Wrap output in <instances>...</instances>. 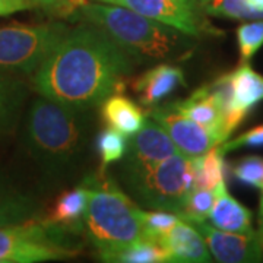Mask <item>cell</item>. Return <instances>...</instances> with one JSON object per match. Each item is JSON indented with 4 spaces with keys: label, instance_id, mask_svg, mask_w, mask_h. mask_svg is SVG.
Masks as SVG:
<instances>
[{
    "label": "cell",
    "instance_id": "cell-1",
    "mask_svg": "<svg viewBox=\"0 0 263 263\" xmlns=\"http://www.w3.org/2000/svg\"><path fill=\"white\" fill-rule=\"evenodd\" d=\"M132 70V57L103 29L85 22L67 29L32 75V85L54 103L89 110L117 92Z\"/></svg>",
    "mask_w": 263,
    "mask_h": 263
},
{
    "label": "cell",
    "instance_id": "cell-2",
    "mask_svg": "<svg viewBox=\"0 0 263 263\" xmlns=\"http://www.w3.org/2000/svg\"><path fill=\"white\" fill-rule=\"evenodd\" d=\"M86 111L41 95L31 103L24 116L21 143L43 181L65 180L82 162L89 139Z\"/></svg>",
    "mask_w": 263,
    "mask_h": 263
},
{
    "label": "cell",
    "instance_id": "cell-3",
    "mask_svg": "<svg viewBox=\"0 0 263 263\" xmlns=\"http://www.w3.org/2000/svg\"><path fill=\"white\" fill-rule=\"evenodd\" d=\"M76 12L85 22L108 34L132 59L141 62L180 60L195 47L193 37L124 6L86 2Z\"/></svg>",
    "mask_w": 263,
    "mask_h": 263
},
{
    "label": "cell",
    "instance_id": "cell-4",
    "mask_svg": "<svg viewBox=\"0 0 263 263\" xmlns=\"http://www.w3.org/2000/svg\"><path fill=\"white\" fill-rule=\"evenodd\" d=\"M89 189L84 230L100 259L145 238V228L138 206L105 170L100 168L84 179ZM149 238V237H148Z\"/></svg>",
    "mask_w": 263,
    "mask_h": 263
},
{
    "label": "cell",
    "instance_id": "cell-5",
    "mask_svg": "<svg viewBox=\"0 0 263 263\" xmlns=\"http://www.w3.org/2000/svg\"><path fill=\"white\" fill-rule=\"evenodd\" d=\"M193 157L179 151L154 167L124 179V183L143 206L180 216L193 189Z\"/></svg>",
    "mask_w": 263,
    "mask_h": 263
},
{
    "label": "cell",
    "instance_id": "cell-6",
    "mask_svg": "<svg viewBox=\"0 0 263 263\" xmlns=\"http://www.w3.org/2000/svg\"><path fill=\"white\" fill-rule=\"evenodd\" d=\"M70 231L40 218L16 226L0 227V263L62 260L81 253L69 238Z\"/></svg>",
    "mask_w": 263,
    "mask_h": 263
},
{
    "label": "cell",
    "instance_id": "cell-7",
    "mask_svg": "<svg viewBox=\"0 0 263 263\" xmlns=\"http://www.w3.org/2000/svg\"><path fill=\"white\" fill-rule=\"evenodd\" d=\"M66 32L63 24L0 27V70L18 76L34 75Z\"/></svg>",
    "mask_w": 263,
    "mask_h": 263
},
{
    "label": "cell",
    "instance_id": "cell-8",
    "mask_svg": "<svg viewBox=\"0 0 263 263\" xmlns=\"http://www.w3.org/2000/svg\"><path fill=\"white\" fill-rule=\"evenodd\" d=\"M135 10L143 16L155 19L177 28L190 37L222 35L224 32L215 28L200 9L197 0H100Z\"/></svg>",
    "mask_w": 263,
    "mask_h": 263
},
{
    "label": "cell",
    "instance_id": "cell-9",
    "mask_svg": "<svg viewBox=\"0 0 263 263\" xmlns=\"http://www.w3.org/2000/svg\"><path fill=\"white\" fill-rule=\"evenodd\" d=\"M149 117L167 132L177 149L189 157L200 155L221 145L222 142L228 141V138L222 132L208 129L205 126L184 117L183 114L177 113L170 105H155L149 111Z\"/></svg>",
    "mask_w": 263,
    "mask_h": 263
},
{
    "label": "cell",
    "instance_id": "cell-10",
    "mask_svg": "<svg viewBox=\"0 0 263 263\" xmlns=\"http://www.w3.org/2000/svg\"><path fill=\"white\" fill-rule=\"evenodd\" d=\"M179 152L167 132L154 119H148L127 143L126 155L123 157V180L136 176L154 167L161 161Z\"/></svg>",
    "mask_w": 263,
    "mask_h": 263
},
{
    "label": "cell",
    "instance_id": "cell-11",
    "mask_svg": "<svg viewBox=\"0 0 263 263\" xmlns=\"http://www.w3.org/2000/svg\"><path fill=\"white\" fill-rule=\"evenodd\" d=\"M168 105L190 120L199 123L208 129L222 132L227 138H230L226 132L228 86L224 76L209 86H202L196 89L186 100H180Z\"/></svg>",
    "mask_w": 263,
    "mask_h": 263
},
{
    "label": "cell",
    "instance_id": "cell-12",
    "mask_svg": "<svg viewBox=\"0 0 263 263\" xmlns=\"http://www.w3.org/2000/svg\"><path fill=\"white\" fill-rule=\"evenodd\" d=\"M206 241L211 254L221 263L260 262L263 249L257 234H240L222 231L208 224L206 221H189Z\"/></svg>",
    "mask_w": 263,
    "mask_h": 263
},
{
    "label": "cell",
    "instance_id": "cell-13",
    "mask_svg": "<svg viewBox=\"0 0 263 263\" xmlns=\"http://www.w3.org/2000/svg\"><path fill=\"white\" fill-rule=\"evenodd\" d=\"M228 86V110L226 132L228 136L243 122L247 111L263 101V76L247 63H241L231 73L224 75Z\"/></svg>",
    "mask_w": 263,
    "mask_h": 263
},
{
    "label": "cell",
    "instance_id": "cell-14",
    "mask_svg": "<svg viewBox=\"0 0 263 263\" xmlns=\"http://www.w3.org/2000/svg\"><path fill=\"white\" fill-rule=\"evenodd\" d=\"M44 218L43 205L0 168V227L16 226Z\"/></svg>",
    "mask_w": 263,
    "mask_h": 263
},
{
    "label": "cell",
    "instance_id": "cell-15",
    "mask_svg": "<svg viewBox=\"0 0 263 263\" xmlns=\"http://www.w3.org/2000/svg\"><path fill=\"white\" fill-rule=\"evenodd\" d=\"M158 241L167 250L170 262L206 263L212 260L205 238L196 227L183 218L170 231L161 235Z\"/></svg>",
    "mask_w": 263,
    "mask_h": 263
},
{
    "label": "cell",
    "instance_id": "cell-16",
    "mask_svg": "<svg viewBox=\"0 0 263 263\" xmlns=\"http://www.w3.org/2000/svg\"><path fill=\"white\" fill-rule=\"evenodd\" d=\"M186 86L183 70L177 66L161 63L142 73L133 84V89L145 107H155L179 86Z\"/></svg>",
    "mask_w": 263,
    "mask_h": 263
},
{
    "label": "cell",
    "instance_id": "cell-17",
    "mask_svg": "<svg viewBox=\"0 0 263 263\" xmlns=\"http://www.w3.org/2000/svg\"><path fill=\"white\" fill-rule=\"evenodd\" d=\"M252 212L228 193L226 181L216 186L215 202L208 216L211 226L230 233L253 234L256 231L252 227Z\"/></svg>",
    "mask_w": 263,
    "mask_h": 263
},
{
    "label": "cell",
    "instance_id": "cell-18",
    "mask_svg": "<svg viewBox=\"0 0 263 263\" xmlns=\"http://www.w3.org/2000/svg\"><path fill=\"white\" fill-rule=\"evenodd\" d=\"M29 88L21 76L0 70V136L18 129L28 100Z\"/></svg>",
    "mask_w": 263,
    "mask_h": 263
},
{
    "label": "cell",
    "instance_id": "cell-19",
    "mask_svg": "<svg viewBox=\"0 0 263 263\" xmlns=\"http://www.w3.org/2000/svg\"><path fill=\"white\" fill-rule=\"evenodd\" d=\"M89 199V189L82 180L78 186L62 192L54 200L50 214L44 216L48 222L62 227L72 234L84 230V215Z\"/></svg>",
    "mask_w": 263,
    "mask_h": 263
},
{
    "label": "cell",
    "instance_id": "cell-20",
    "mask_svg": "<svg viewBox=\"0 0 263 263\" xmlns=\"http://www.w3.org/2000/svg\"><path fill=\"white\" fill-rule=\"evenodd\" d=\"M100 105L101 117L107 126L120 132L124 136H133L146 120V116L139 105L119 92L108 95Z\"/></svg>",
    "mask_w": 263,
    "mask_h": 263
},
{
    "label": "cell",
    "instance_id": "cell-21",
    "mask_svg": "<svg viewBox=\"0 0 263 263\" xmlns=\"http://www.w3.org/2000/svg\"><path fill=\"white\" fill-rule=\"evenodd\" d=\"M193 189H215L226 181V161L219 145L193 157Z\"/></svg>",
    "mask_w": 263,
    "mask_h": 263
},
{
    "label": "cell",
    "instance_id": "cell-22",
    "mask_svg": "<svg viewBox=\"0 0 263 263\" xmlns=\"http://www.w3.org/2000/svg\"><path fill=\"white\" fill-rule=\"evenodd\" d=\"M206 15L218 18L263 19V0H197Z\"/></svg>",
    "mask_w": 263,
    "mask_h": 263
},
{
    "label": "cell",
    "instance_id": "cell-23",
    "mask_svg": "<svg viewBox=\"0 0 263 263\" xmlns=\"http://www.w3.org/2000/svg\"><path fill=\"white\" fill-rule=\"evenodd\" d=\"M104 262L164 263L170 262V256L158 240L145 237L139 241H135L130 246L124 247L122 250L107 256L104 259Z\"/></svg>",
    "mask_w": 263,
    "mask_h": 263
},
{
    "label": "cell",
    "instance_id": "cell-24",
    "mask_svg": "<svg viewBox=\"0 0 263 263\" xmlns=\"http://www.w3.org/2000/svg\"><path fill=\"white\" fill-rule=\"evenodd\" d=\"M127 139L126 136L117 132L113 127H105L97 141V148L101 155V168H107L110 164L123 160L127 151Z\"/></svg>",
    "mask_w": 263,
    "mask_h": 263
},
{
    "label": "cell",
    "instance_id": "cell-25",
    "mask_svg": "<svg viewBox=\"0 0 263 263\" xmlns=\"http://www.w3.org/2000/svg\"><path fill=\"white\" fill-rule=\"evenodd\" d=\"M237 43L241 63H247L263 46V19L240 25L237 28Z\"/></svg>",
    "mask_w": 263,
    "mask_h": 263
},
{
    "label": "cell",
    "instance_id": "cell-26",
    "mask_svg": "<svg viewBox=\"0 0 263 263\" xmlns=\"http://www.w3.org/2000/svg\"><path fill=\"white\" fill-rule=\"evenodd\" d=\"M215 202V189H192L180 218L186 221H206Z\"/></svg>",
    "mask_w": 263,
    "mask_h": 263
},
{
    "label": "cell",
    "instance_id": "cell-27",
    "mask_svg": "<svg viewBox=\"0 0 263 263\" xmlns=\"http://www.w3.org/2000/svg\"><path fill=\"white\" fill-rule=\"evenodd\" d=\"M141 219L146 237L158 240L161 235L165 234L179 222L180 216L167 211H157V209L142 211L141 209Z\"/></svg>",
    "mask_w": 263,
    "mask_h": 263
},
{
    "label": "cell",
    "instance_id": "cell-28",
    "mask_svg": "<svg viewBox=\"0 0 263 263\" xmlns=\"http://www.w3.org/2000/svg\"><path fill=\"white\" fill-rule=\"evenodd\" d=\"M233 174L238 181L256 189L263 187V158L249 155L238 161L233 167Z\"/></svg>",
    "mask_w": 263,
    "mask_h": 263
},
{
    "label": "cell",
    "instance_id": "cell-29",
    "mask_svg": "<svg viewBox=\"0 0 263 263\" xmlns=\"http://www.w3.org/2000/svg\"><path fill=\"white\" fill-rule=\"evenodd\" d=\"M247 146H252V148L263 146V124L245 132L243 135H240L238 138H235L233 141L222 142L219 145V149L226 155L227 152L240 149V148H247Z\"/></svg>",
    "mask_w": 263,
    "mask_h": 263
},
{
    "label": "cell",
    "instance_id": "cell-30",
    "mask_svg": "<svg viewBox=\"0 0 263 263\" xmlns=\"http://www.w3.org/2000/svg\"><path fill=\"white\" fill-rule=\"evenodd\" d=\"M38 5V8L48 10L50 13L56 15V16H69L72 13H75V5L70 0H34Z\"/></svg>",
    "mask_w": 263,
    "mask_h": 263
},
{
    "label": "cell",
    "instance_id": "cell-31",
    "mask_svg": "<svg viewBox=\"0 0 263 263\" xmlns=\"http://www.w3.org/2000/svg\"><path fill=\"white\" fill-rule=\"evenodd\" d=\"M35 8H38V5L34 0H0V16H8Z\"/></svg>",
    "mask_w": 263,
    "mask_h": 263
},
{
    "label": "cell",
    "instance_id": "cell-32",
    "mask_svg": "<svg viewBox=\"0 0 263 263\" xmlns=\"http://www.w3.org/2000/svg\"><path fill=\"white\" fill-rule=\"evenodd\" d=\"M257 222H259V228H257L256 234H257L259 243H260V246H262L263 249V187L262 196H260V205H259V219H257Z\"/></svg>",
    "mask_w": 263,
    "mask_h": 263
},
{
    "label": "cell",
    "instance_id": "cell-33",
    "mask_svg": "<svg viewBox=\"0 0 263 263\" xmlns=\"http://www.w3.org/2000/svg\"><path fill=\"white\" fill-rule=\"evenodd\" d=\"M70 2L75 5L76 10H78V8H79V6H82V5H85V3H86V0H70Z\"/></svg>",
    "mask_w": 263,
    "mask_h": 263
}]
</instances>
